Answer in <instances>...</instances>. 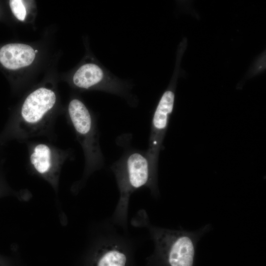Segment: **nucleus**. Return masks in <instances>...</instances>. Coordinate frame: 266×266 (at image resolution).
<instances>
[{
	"instance_id": "f257e3e1",
	"label": "nucleus",
	"mask_w": 266,
	"mask_h": 266,
	"mask_svg": "<svg viewBox=\"0 0 266 266\" xmlns=\"http://www.w3.org/2000/svg\"><path fill=\"white\" fill-rule=\"evenodd\" d=\"M56 101V95L51 89L40 87L31 93L0 134V144L11 140L26 142L36 137L55 139L56 116L53 110Z\"/></svg>"
},
{
	"instance_id": "f03ea898",
	"label": "nucleus",
	"mask_w": 266,
	"mask_h": 266,
	"mask_svg": "<svg viewBox=\"0 0 266 266\" xmlns=\"http://www.w3.org/2000/svg\"><path fill=\"white\" fill-rule=\"evenodd\" d=\"M68 122L73 129L85 157V176L100 168L104 158L100 142L97 120L85 104L78 99L69 102Z\"/></svg>"
},
{
	"instance_id": "7ed1b4c3",
	"label": "nucleus",
	"mask_w": 266,
	"mask_h": 266,
	"mask_svg": "<svg viewBox=\"0 0 266 266\" xmlns=\"http://www.w3.org/2000/svg\"><path fill=\"white\" fill-rule=\"evenodd\" d=\"M120 191V203H127L131 193L143 186L156 189L157 171L146 152L127 150L112 166Z\"/></svg>"
},
{
	"instance_id": "20e7f679",
	"label": "nucleus",
	"mask_w": 266,
	"mask_h": 266,
	"mask_svg": "<svg viewBox=\"0 0 266 266\" xmlns=\"http://www.w3.org/2000/svg\"><path fill=\"white\" fill-rule=\"evenodd\" d=\"M28 150V166L34 174L46 181L58 191L59 177L63 166L72 157L69 149L59 148L47 141L26 142Z\"/></svg>"
},
{
	"instance_id": "39448f33",
	"label": "nucleus",
	"mask_w": 266,
	"mask_h": 266,
	"mask_svg": "<svg viewBox=\"0 0 266 266\" xmlns=\"http://www.w3.org/2000/svg\"><path fill=\"white\" fill-rule=\"evenodd\" d=\"M206 229L194 232L157 229L153 236L169 266H193L196 245Z\"/></svg>"
},
{
	"instance_id": "423d86ee",
	"label": "nucleus",
	"mask_w": 266,
	"mask_h": 266,
	"mask_svg": "<svg viewBox=\"0 0 266 266\" xmlns=\"http://www.w3.org/2000/svg\"><path fill=\"white\" fill-rule=\"evenodd\" d=\"M72 81L80 89H96L123 97L129 101L132 98L128 83L97 64L89 63L82 65L74 73Z\"/></svg>"
},
{
	"instance_id": "0eeeda50",
	"label": "nucleus",
	"mask_w": 266,
	"mask_h": 266,
	"mask_svg": "<svg viewBox=\"0 0 266 266\" xmlns=\"http://www.w3.org/2000/svg\"><path fill=\"white\" fill-rule=\"evenodd\" d=\"M174 96L172 88L166 90L161 97L152 117L149 146L146 153L152 167L156 170L159 154L173 109Z\"/></svg>"
},
{
	"instance_id": "6e6552de",
	"label": "nucleus",
	"mask_w": 266,
	"mask_h": 266,
	"mask_svg": "<svg viewBox=\"0 0 266 266\" xmlns=\"http://www.w3.org/2000/svg\"><path fill=\"white\" fill-rule=\"evenodd\" d=\"M35 56L33 49L24 44H8L0 49V62L10 69H17L30 65Z\"/></svg>"
},
{
	"instance_id": "1a4fd4ad",
	"label": "nucleus",
	"mask_w": 266,
	"mask_h": 266,
	"mask_svg": "<svg viewBox=\"0 0 266 266\" xmlns=\"http://www.w3.org/2000/svg\"><path fill=\"white\" fill-rule=\"evenodd\" d=\"M126 255L121 249L115 246H108L97 254L94 266H126Z\"/></svg>"
},
{
	"instance_id": "9d476101",
	"label": "nucleus",
	"mask_w": 266,
	"mask_h": 266,
	"mask_svg": "<svg viewBox=\"0 0 266 266\" xmlns=\"http://www.w3.org/2000/svg\"><path fill=\"white\" fill-rule=\"evenodd\" d=\"M9 4L14 16L18 20L24 21L26 15V10L23 1L20 0H11Z\"/></svg>"
},
{
	"instance_id": "9b49d317",
	"label": "nucleus",
	"mask_w": 266,
	"mask_h": 266,
	"mask_svg": "<svg viewBox=\"0 0 266 266\" xmlns=\"http://www.w3.org/2000/svg\"><path fill=\"white\" fill-rule=\"evenodd\" d=\"M8 192H9L8 188L0 178V197Z\"/></svg>"
},
{
	"instance_id": "f8f14e48",
	"label": "nucleus",
	"mask_w": 266,
	"mask_h": 266,
	"mask_svg": "<svg viewBox=\"0 0 266 266\" xmlns=\"http://www.w3.org/2000/svg\"><path fill=\"white\" fill-rule=\"evenodd\" d=\"M0 266H4L2 264V263L0 262Z\"/></svg>"
},
{
	"instance_id": "ddd939ff",
	"label": "nucleus",
	"mask_w": 266,
	"mask_h": 266,
	"mask_svg": "<svg viewBox=\"0 0 266 266\" xmlns=\"http://www.w3.org/2000/svg\"><path fill=\"white\" fill-rule=\"evenodd\" d=\"M37 52H38V51H37V50H35L34 51V53H36Z\"/></svg>"
}]
</instances>
